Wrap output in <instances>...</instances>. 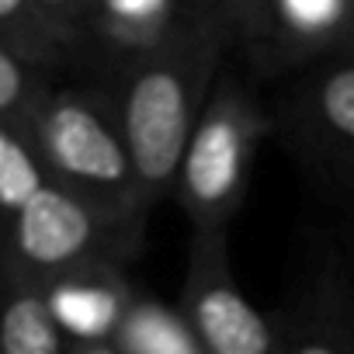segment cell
<instances>
[{"label":"cell","mask_w":354,"mask_h":354,"mask_svg":"<svg viewBox=\"0 0 354 354\" xmlns=\"http://www.w3.org/2000/svg\"><path fill=\"white\" fill-rule=\"evenodd\" d=\"M177 309L205 354H281L278 319L240 288L230 233H192Z\"/></svg>","instance_id":"52a82bcc"},{"label":"cell","mask_w":354,"mask_h":354,"mask_svg":"<svg viewBox=\"0 0 354 354\" xmlns=\"http://www.w3.org/2000/svg\"><path fill=\"white\" fill-rule=\"evenodd\" d=\"M0 46L56 80L80 73L84 0H0Z\"/></svg>","instance_id":"30bf717a"},{"label":"cell","mask_w":354,"mask_h":354,"mask_svg":"<svg viewBox=\"0 0 354 354\" xmlns=\"http://www.w3.org/2000/svg\"><path fill=\"white\" fill-rule=\"evenodd\" d=\"M212 21V0H84V59L77 80L108 87Z\"/></svg>","instance_id":"ba28073f"},{"label":"cell","mask_w":354,"mask_h":354,"mask_svg":"<svg viewBox=\"0 0 354 354\" xmlns=\"http://www.w3.org/2000/svg\"><path fill=\"white\" fill-rule=\"evenodd\" d=\"M28 136L56 185L125 219L149 223L153 209L142 198L115 101L104 87L84 80L56 84L35 111Z\"/></svg>","instance_id":"3957f363"},{"label":"cell","mask_w":354,"mask_h":354,"mask_svg":"<svg viewBox=\"0 0 354 354\" xmlns=\"http://www.w3.org/2000/svg\"><path fill=\"white\" fill-rule=\"evenodd\" d=\"M271 118L274 139L313 177L354 195V49L281 84Z\"/></svg>","instance_id":"8992f818"},{"label":"cell","mask_w":354,"mask_h":354,"mask_svg":"<svg viewBox=\"0 0 354 354\" xmlns=\"http://www.w3.org/2000/svg\"><path fill=\"white\" fill-rule=\"evenodd\" d=\"M111 347L118 354H205L177 302H160L146 292L129 309Z\"/></svg>","instance_id":"4fadbf2b"},{"label":"cell","mask_w":354,"mask_h":354,"mask_svg":"<svg viewBox=\"0 0 354 354\" xmlns=\"http://www.w3.org/2000/svg\"><path fill=\"white\" fill-rule=\"evenodd\" d=\"M70 347L111 344L142 295L122 264H91L39 288Z\"/></svg>","instance_id":"9c48e42d"},{"label":"cell","mask_w":354,"mask_h":354,"mask_svg":"<svg viewBox=\"0 0 354 354\" xmlns=\"http://www.w3.org/2000/svg\"><path fill=\"white\" fill-rule=\"evenodd\" d=\"M268 139H274L271 101H264L247 73L226 66L188 139L170 195L192 223V233H230Z\"/></svg>","instance_id":"7a4b0ae2"},{"label":"cell","mask_w":354,"mask_h":354,"mask_svg":"<svg viewBox=\"0 0 354 354\" xmlns=\"http://www.w3.org/2000/svg\"><path fill=\"white\" fill-rule=\"evenodd\" d=\"M66 354H118L111 344H87V347H70Z\"/></svg>","instance_id":"2e32d148"},{"label":"cell","mask_w":354,"mask_h":354,"mask_svg":"<svg viewBox=\"0 0 354 354\" xmlns=\"http://www.w3.org/2000/svg\"><path fill=\"white\" fill-rule=\"evenodd\" d=\"M53 87L56 80L42 77L39 70H32L28 63H21L15 53L0 46V122L4 125H18L28 132L35 111L42 108Z\"/></svg>","instance_id":"9a60e30c"},{"label":"cell","mask_w":354,"mask_h":354,"mask_svg":"<svg viewBox=\"0 0 354 354\" xmlns=\"http://www.w3.org/2000/svg\"><path fill=\"white\" fill-rule=\"evenodd\" d=\"M226 53L257 87L354 49V0H212Z\"/></svg>","instance_id":"5b68a950"},{"label":"cell","mask_w":354,"mask_h":354,"mask_svg":"<svg viewBox=\"0 0 354 354\" xmlns=\"http://www.w3.org/2000/svg\"><path fill=\"white\" fill-rule=\"evenodd\" d=\"M226 66L230 53L212 4V21L198 35L185 39L156 59L132 66L104 87L115 101L118 125L149 209L174 195L188 139Z\"/></svg>","instance_id":"6da1fadb"},{"label":"cell","mask_w":354,"mask_h":354,"mask_svg":"<svg viewBox=\"0 0 354 354\" xmlns=\"http://www.w3.org/2000/svg\"><path fill=\"white\" fill-rule=\"evenodd\" d=\"M274 319L281 354H354V288L337 264L313 274Z\"/></svg>","instance_id":"8fae6325"},{"label":"cell","mask_w":354,"mask_h":354,"mask_svg":"<svg viewBox=\"0 0 354 354\" xmlns=\"http://www.w3.org/2000/svg\"><path fill=\"white\" fill-rule=\"evenodd\" d=\"M146 223L94 205L49 181L0 233V268L42 288L91 264H122L142 250Z\"/></svg>","instance_id":"277c9868"},{"label":"cell","mask_w":354,"mask_h":354,"mask_svg":"<svg viewBox=\"0 0 354 354\" xmlns=\"http://www.w3.org/2000/svg\"><path fill=\"white\" fill-rule=\"evenodd\" d=\"M42 292L0 268V354H66Z\"/></svg>","instance_id":"7c38bea8"},{"label":"cell","mask_w":354,"mask_h":354,"mask_svg":"<svg viewBox=\"0 0 354 354\" xmlns=\"http://www.w3.org/2000/svg\"><path fill=\"white\" fill-rule=\"evenodd\" d=\"M53 181L32 136L18 125L0 122V233L11 219Z\"/></svg>","instance_id":"5bb4252c"}]
</instances>
